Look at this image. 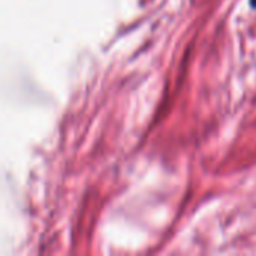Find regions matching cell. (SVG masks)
<instances>
[{"instance_id": "1", "label": "cell", "mask_w": 256, "mask_h": 256, "mask_svg": "<svg viewBox=\"0 0 256 256\" xmlns=\"http://www.w3.org/2000/svg\"><path fill=\"white\" fill-rule=\"evenodd\" d=\"M250 3H252V6H254V8H256V0H250Z\"/></svg>"}]
</instances>
